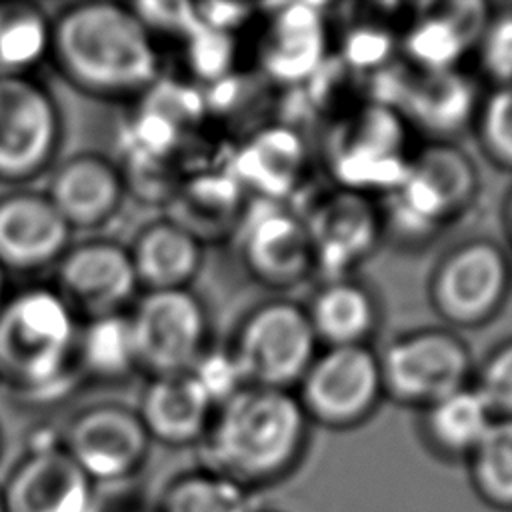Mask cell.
I'll return each instance as SVG.
<instances>
[{"label":"cell","instance_id":"1","mask_svg":"<svg viewBox=\"0 0 512 512\" xmlns=\"http://www.w3.org/2000/svg\"><path fill=\"white\" fill-rule=\"evenodd\" d=\"M50 56L78 90L100 98L138 96L158 80L154 34L132 6L84 2L52 20Z\"/></svg>","mask_w":512,"mask_h":512},{"label":"cell","instance_id":"2","mask_svg":"<svg viewBox=\"0 0 512 512\" xmlns=\"http://www.w3.org/2000/svg\"><path fill=\"white\" fill-rule=\"evenodd\" d=\"M308 426L294 390L242 386L216 406L198 442L202 468L254 490L296 466Z\"/></svg>","mask_w":512,"mask_h":512},{"label":"cell","instance_id":"3","mask_svg":"<svg viewBox=\"0 0 512 512\" xmlns=\"http://www.w3.org/2000/svg\"><path fill=\"white\" fill-rule=\"evenodd\" d=\"M80 324L50 288H28L0 306V380L28 396L56 392L76 364Z\"/></svg>","mask_w":512,"mask_h":512},{"label":"cell","instance_id":"4","mask_svg":"<svg viewBox=\"0 0 512 512\" xmlns=\"http://www.w3.org/2000/svg\"><path fill=\"white\" fill-rule=\"evenodd\" d=\"M478 196V170L454 142L434 140L412 152L404 180L380 206L384 238L430 242L460 218Z\"/></svg>","mask_w":512,"mask_h":512},{"label":"cell","instance_id":"5","mask_svg":"<svg viewBox=\"0 0 512 512\" xmlns=\"http://www.w3.org/2000/svg\"><path fill=\"white\" fill-rule=\"evenodd\" d=\"M406 130L394 108L374 100L344 116L326 140V164L338 188L370 198L390 194L410 166Z\"/></svg>","mask_w":512,"mask_h":512},{"label":"cell","instance_id":"6","mask_svg":"<svg viewBox=\"0 0 512 512\" xmlns=\"http://www.w3.org/2000/svg\"><path fill=\"white\" fill-rule=\"evenodd\" d=\"M228 350L244 386L294 390L320 344L304 306L270 300L242 320Z\"/></svg>","mask_w":512,"mask_h":512},{"label":"cell","instance_id":"7","mask_svg":"<svg viewBox=\"0 0 512 512\" xmlns=\"http://www.w3.org/2000/svg\"><path fill=\"white\" fill-rule=\"evenodd\" d=\"M384 396L426 408L472 382L474 358L466 340L448 326H426L390 340L378 352Z\"/></svg>","mask_w":512,"mask_h":512},{"label":"cell","instance_id":"8","mask_svg":"<svg viewBox=\"0 0 512 512\" xmlns=\"http://www.w3.org/2000/svg\"><path fill=\"white\" fill-rule=\"evenodd\" d=\"M512 288V264L488 238H468L448 248L428 276V302L452 330L478 328L504 306Z\"/></svg>","mask_w":512,"mask_h":512},{"label":"cell","instance_id":"9","mask_svg":"<svg viewBox=\"0 0 512 512\" xmlns=\"http://www.w3.org/2000/svg\"><path fill=\"white\" fill-rule=\"evenodd\" d=\"M294 394L310 422L356 426L386 398L378 352L372 344L320 348Z\"/></svg>","mask_w":512,"mask_h":512},{"label":"cell","instance_id":"10","mask_svg":"<svg viewBox=\"0 0 512 512\" xmlns=\"http://www.w3.org/2000/svg\"><path fill=\"white\" fill-rule=\"evenodd\" d=\"M138 368L150 376L188 372L208 350V318L188 290H146L128 312Z\"/></svg>","mask_w":512,"mask_h":512},{"label":"cell","instance_id":"11","mask_svg":"<svg viewBox=\"0 0 512 512\" xmlns=\"http://www.w3.org/2000/svg\"><path fill=\"white\" fill-rule=\"evenodd\" d=\"M52 94L26 76L0 74V180L24 182L44 172L60 144Z\"/></svg>","mask_w":512,"mask_h":512},{"label":"cell","instance_id":"12","mask_svg":"<svg viewBox=\"0 0 512 512\" xmlns=\"http://www.w3.org/2000/svg\"><path fill=\"white\" fill-rule=\"evenodd\" d=\"M150 444L136 410L96 404L70 420L60 446L96 484L120 482L136 474L148 458Z\"/></svg>","mask_w":512,"mask_h":512},{"label":"cell","instance_id":"13","mask_svg":"<svg viewBox=\"0 0 512 512\" xmlns=\"http://www.w3.org/2000/svg\"><path fill=\"white\" fill-rule=\"evenodd\" d=\"M314 254V272L324 280L348 278L384 240L380 204L374 198L334 190L304 220Z\"/></svg>","mask_w":512,"mask_h":512},{"label":"cell","instance_id":"14","mask_svg":"<svg viewBox=\"0 0 512 512\" xmlns=\"http://www.w3.org/2000/svg\"><path fill=\"white\" fill-rule=\"evenodd\" d=\"M240 252L248 272L270 288H290L314 272L304 218L276 200H260L244 216Z\"/></svg>","mask_w":512,"mask_h":512},{"label":"cell","instance_id":"15","mask_svg":"<svg viewBox=\"0 0 512 512\" xmlns=\"http://www.w3.org/2000/svg\"><path fill=\"white\" fill-rule=\"evenodd\" d=\"M56 264L58 294L88 318L122 312L140 288L130 250L112 240L68 246Z\"/></svg>","mask_w":512,"mask_h":512},{"label":"cell","instance_id":"16","mask_svg":"<svg viewBox=\"0 0 512 512\" xmlns=\"http://www.w3.org/2000/svg\"><path fill=\"white\" fill-rule=\"evenodd\" d=\"M6 512H92L94 482L62 446L24 456L0 486Z\"/></svg>","mask_w":512,"mask_h":512},{"label":"cell","instance_id":"17","mask_svg":"<svg viewBox=\"0 0 512 512\" xmlns=\"http://www.w3.org/2000/svg\"><path fill=\"white\" fill-rule=\"evenodd\" d=\"M72 228L46 194L20 190L0 198V266L36 270L58 262L70 246Z\"/></svg>","mask_w":512,"mask_h":512},{"label":"cell","instance_id":"18","mask_svg":"<svg viewBox=\"0 0 512 512\" xmlns=\"http://www.w3.org/2000/svg\"><path fill=\"white\" fill-rule=\"evenodd\" d=\"M482 96L474 82L458 70L416 72L402 76L392 106L408 126L432 134L440 142L474 122Z\"/></svg>","mask_w":512,"mask_h":512},{"label":"cell","instance_id":"19","mask_svg":"<svg viewBox=\"0 0 512 512\" xmlns=\"http://www.w3.org/2000/svg\"><path fill=\"white\" fill-rule=\"evenodd\" d=\"M216 404L198 376L188 372L150 376L136 414L152 442L166 446L198 444Z\"/></svg>","mask_w":512,"mask_h":512},{"label":"cell","instance_id":"20","mask_svg":"<svg viewBox=\"0 0 512 512\" xmlns=\"http://www.w3.org/2000/svg\"><path fill=\"white\" fill-rule=\"evenodd\" d=\"M488 18V6L480 2L434 4L402 36V52L416 72L458 70L460 60L476 48Z\"/></svg>","mask_w":512,"mask_h":512},{"label":"cell","instance_id":"21","mask_svg":"<svg viewBox=\"0 0 512 512\" xmlns=\"http://www.w3.org/2000/svg\"><path fill=\"white\" fill-rule=\"evenodd\" d=\"M44 194L72 230L94 228L118 210L124 196V178L108 158L84 152L56 168Z\"/></svg>","mask_w":512,"mask_h":512},{"label":"cell","instance_id":"22","mask_svg":"<svg viewBox=\"0 0 512 512\" xmlns=\"http://www.w3.org/2000/svg\"><path fill=\"white\" fill-rule=\"evenodd\" d=\"M326 46V26L318 6L286 4L270 14L260 44V64L274 82L300 84L324 64Z\"/></svg>","mask_w":512,"mask_h":512},{"label":"cell","instance_id":"23","mask_svg":"<svg viewBox=\"0 0 512 512\" xmlns=\"http://www.w3.org/2000/svg\"><path fill=\"white\" fill-rule=\"evenodd\" d=\"M304 308L320 348L370 344L380 324L374 292L352 276L324 280Z\"/></svg>","mask_w":512,"mask_h":512},{"label":"cell","instance_id":"24","mask_svg":"<svg viewBox=\"0 0 512 512\" xmlns=\"http://www.w3.org/2000/svg\"><path fill=\"white\" fill-rule=\"evenodd\" d=\"M304 168L306 148L300 134L288 126H270L244 142L236 156L234 180L260 200L282 202L300 184Z\"/></svg>","mask_w":512,"mask_h":512},{"label":"cell","instance_id":"25","mask_svg":"<svg viewBox=\"0 0 512 512\" xmlns=\"http://www.w3.org/2000/svg\"><path fill=\"white\" fill-rule=\"evenodd\" d=\"M128 250L144 292L188 288L202 264V240L176 220L148 224Z\"/></svg>","mask_w":512,"mask_h":512},{"label":"cell","instance_id":"26","mask_svg":"<svg viewBox=\"0 0 512 512\" xmlns=\"http://www.w3.org/2000/svg\"><path fill=\"white\" fill-rule=\"evenodd\" d=\"M422 412V432L432 448L448 456H470L494 416L472 386H466Z\"/></svg>","mask_w":512,"mask_h":512},{"label":"cell","instance_id":"27","mask_svg":"<svg viewBox=\"0 0 512 512\" xmlns=\"http://www.w3.org/2000/svg\"><path fill=\"white\" fill-rule=\"evenodd\" d=\"M154 512H258L250 488L198 468L172 478L158 496Z\"/></svg>","mask_w":512,"mask_h":512},{"label":"cell","instance_id":"28","mask_svg":"<svg viewBox=\"0 0 512 512\" xmlns=\"http://www.w3.org/2000/svg\"><path fill=\"white\" fill-rule=\"evenodd\" d=\"M76 364L98 378H120L138 368L128 312L88 318L80 326Z\"/></svg>","mask_w":512,"mask_h":512},{"label":"cell","instance_id":"29","mask_svg":"<svg viewBox=\"0 0 512 512\" xmlns=\"http://www.w3.org/2000/svg\"><path fill=\"white\" fill-rule=\"evenodd\" d=\"M52 22L32 4H0V74L26 76L50 54Z\"/></svg>","mask_w":512,"mask_h":512},{"label":"cell","instance_id":"30","mask_svg":"<svg viewBox=\"0 0 512 512\" xmlns=\"http://www.w3.org/2000/svg\"><path fill=\"white\" fill-rule=\"evenodd\" d=\"M468 460L478 492L496 506L512 508V418H494Z\"/></svg>","mask_w":512,"mask_h":512},{"label":"cell","instance_id":"31","mask_svg":"<svg viewBox=\"0 0 512 512\" xmlns=\"http://www.w3.org/2000/svg\"><path fill=\"white\" fill-rule=\"evenodd\" d=\"M472 126L484 156L512 172V84L492 86L482 96Z\"/></svg>","mask_w":512,"mask_h":512},{"label":"cell","instance_id":"32","mask_svg":"<svg viewBox=\"0 0 512 512\" xmlns=\"http://www.w3.org/2000/svg\"><path fill=\"white\" fill-rule=\"evenodd\" d=\"M470 386L494 418H512V338L494 346L474 368Z\"/></svg>","mask_w":512,"mask_h":512},{"label":"cell","instance_id":"33","mask_svg":"<svg viewBox=\"0 0 512 512\" xmlns=\"http://www.w3.org/2000/svg\"><path fill=\"white\" fill-rule=\"evenodd\" d=\"M474 52L482 74L492 86L512 84V12L488 18Z\"/></svg>","mask_w":512,"mask_h":512},{"label":"cell","instance_id":"34","mask_svg":"<svg viewBox=\"0 0 512 512\" xmlns=\"http://www.w3.org/2000/svg\"><path fill=\"white\" fill-rule=\"evenodd\" d=\"M342 60L352 70H382L388 66L398 40L394 32L380 24H358L346 30L342 40Z\"/></svg>","mask_w":512,"mask_h":512},{"label":"cell","instance_id":"35","mask_svg":"<svg viewBox=\"0 0 512 512\" xmlns=\"http://www.w3.org/2000/svg\"><path fill=\"white\" fill-rule=\"evenodd\" d=\"M186 38L190 40V64L198 76L220 78L230 64L232 34L194 28Z\"/></svg>","mask_w":512,"mask_h":512},{"label":"cell","instance_id":"36","mask_svg":"<svg viewBox=\"0 0 512 512\" xmlns=\"http://www.w3.org/2000/svg\"><path fill=\"white\" fill-rule=\"evenodd\" d=\"M252 8L244 4H218V2H204L192 4V18L194 28H208L224 34H234V30L248 20Z\"/></svg>","mask_w":512,"mask_h":512},{"label":"cell","instance_id":"37","mask_svg":"<svg viewBox=\"0 0 512 512\" xmlns=\"http://www.w3.org/2000/svg\"><path fill=\"white\" fill-rule=\"evenodd\" d=\"M502 216H504L506 234H508V238L512 242V188L506 194V200H504V206H502Z\"/></svg>","mask_w":512,"mask_h":512},{"label":"cell","instance_id":"38","mask_svg":"<svg viewBox=\"0 0 512 512\" xmlns=\"http://www.w3.org/2000/svg\"><path fill=\"white\" fill-rule=\"evenodd\" d=\"M92 512H154V510H148V508H142V506H120V508H100L98 504L92 508Z\"/></svg>","mask_w":512,"mask_h":512},{"label":"cell","instance_id":"39","mask_svg":"<svg viewBox=\"0 0 512 512\" xmlns=\"http://www.w3.org/2000/svg\"><path fill=\"white\" fill-rule=\"evenodd\" d=\"M6 270L0 266V306H2V302L6 300Z\"/></svg>","mask_w":512,"mask_h":512},{"label":"cell","instance_id":"40","mask_svg":"<svg viewBox=\"0 0 512 512\" xmlns=\"http://www.w3.org/2000/svg\"><path fill=\"white\" fill-rule=\"evenodd\" d=\"M0 512H6V510H4V498H2V488H0Z\"/></svg>","mask_w":512,"mask_h":512}]
</instances>
